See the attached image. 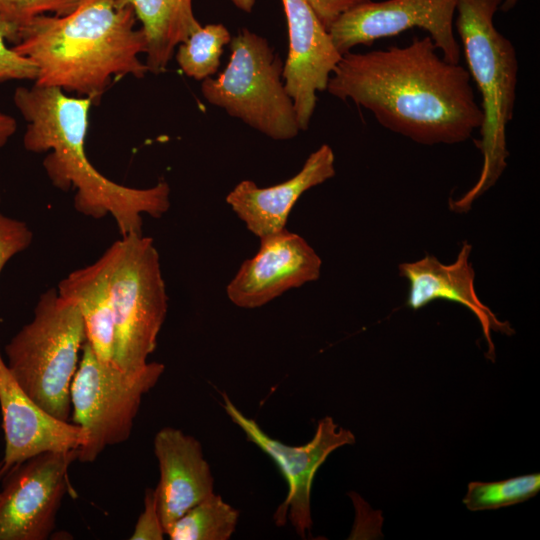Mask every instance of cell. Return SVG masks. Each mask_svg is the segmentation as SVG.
Masks as SVG:
<instances>
[{
    "label": "cell",
    "instance_id": "29",
    "mask_svg": "<svg viewBox=\"0 0 540 540\" xmlns=\"http://www.w3.org/2000/svg\"><path fill=\"white\" fill-rule=\"evenodd\" d=\"M232 2L240 10L250 13L255 5L256 0H232Z\"/></svg>",
    "mask_w": 540,
    "mask_h": 540
},
{
    "label": "cell",
    "instance_id": "7",
    "mask_svg": "<svg viewBox=\"0 0 540 540\" xmlns=\"http://www.w3.org/2000/svg\"><path fill=\"white\" fill-rule=\"evenodd\" d=\"M229 44V62L217 78L203 80V97L273 140L296 137L301 130L279 54L266 38L247 28Z\"/></svg>",
    "mask_w": 540,
    "mask_h": 540
},
{
    "label": "cell",
    "instance_id": "11",
    "mask_svg": "<svg viewBox=\"0 0 540 540\" xmlns=\"http://www.w3.org/2000/svg\"><path fill=\"white\" fill-rule=\"evenodd\" d=\"M458 0H386L363 2L341 14L328 28L343 55L358 45H371L412 28L428 32L442 57L459 63L461 48L454 31Z\"/></svg>",
    "mask_w": 540,
    "mask_h": 540
},
{
    "label": "cell",
    "instance_id": "28",
    "mask_svg": "<svg viewBox=\"0 0 540 540\" xmlns=\"http://www.w3.org/2000/svg\"><path fill=\"white\" fill-rule=\"evenodd\" d=\"M16 128V120L12 116L0 112V148L14 135Z\"/></svg>",
    "mask_w": 540,
    "mask_h": 540
},
{
    "label": "cell",
    "instance_id": "2",
    "mask_svg": "<svg viewBox=\"0 0 540 540\" xmlns=\"http://www.w3.org/2000/svg\"><path fill=\"white\" fill-rule=\"evenodd\" d=\"M13 102L27 123L25 149L49 152L43 160L47 177L62 191L75 190L73 204L80 214L95 219L110 215L121 236H126L142 234L143 214L159 218L168 211L166 181L149 188L128 187L105 177L89 161L85 139L90 98L34 84L17 87Z\"/></svg>",
    "mask_w": 540,
    "mask_h": 540
},
{
    "label": "cell",
    "instance_id": "17",
    "mask_svg": "<svg viewBox=\"0 0 540 540\" xmlns=\"http://www.w3.org/2000/svg\"><path fill=\"white\" fill-rule=\"evenodd\" d=\"M335 173L333 150L323 144L290 179L262 188L251 180H243L228 193L226 202L247 229L262 239L286 229L290 211L300 196L334 177Z\"/></svg>",
    "mask_w": 540,
    "mask_h": 540
},
{
    "label": "cell",
    "instance_id": "24",
    "mask_svg": "<svg viewBox=\"0 0 540 540\" xmlns=\"http://www.w3.org/2000/svg\"><path fill=\"white\" fill-rule=\"evenodd\" d=\"M81 0H0V16L22 26L35 17L52 13L63 16L76 9Z\"/></svg>",
    "mask_w": 540,
    "mask_h": 540
},
{
    "label": "cell",
    "instance_id": "9",
    "mask_svg": "<svg viewBox=\"0 0 540 540\" xmlns=\"http://www.w3.org/2000/svg\"><path fill=\"white\" fill-rule=\"evenodd\" d=\"M221 396L222 406L229 418L240 427L248 441L275 462L287 483L286 498L274 514L276 525L283 526L288 517L297 535L306 538L312 528L311 489L314 476L334 450L355 442L354 434L327 416L318 422L315 434L308 443L291 446L270 437L254 419L245 416L226 393Z\"/></svg>",
    "mask_w": 540,
    "mask_h": 540
},
{
    "label": "cell",
    "instance_id": "21",
    "mask_svg": "<svg viewBox=\"0 0 540 540\" xmlns=\"http://www.w3.org/2000/svg\"><path fill=\"white\" fill-rule=\"evenodd\" d=\"M231 38L223 24L199 27L178 45L175 57L179 68L196 80L212 77L220 66L224 46L230 43Z\"/></svg>",
    "mask_w": 540,
    "mask_h": 540
},
{
    "label": "cell",
    "instance_id": "22",
    "mask_svg": "<svg viewBox=\"0 0 540 540\" xmlns=\"http://www.w3.org/2000/svg\"><path fill=\"white\" fill-rule=\"evenodd\" d=\"M540 491V474L533 473L494 482L468 484L463 503L470 511L499 509L524 502Z\"/></svg>",
    "mask_w": 540,
    "mask_h": 540
},
{
    "label": "cell",
    "instance_id": "6",
    "mask_svg": "<svg viewBox=\"0 0 540 540\" xmlns=\"http://www.w3.org/2000/svg\"><path fill=\"white\" fill-rule=\"evenodd\" d=\"M102 255L115 320L113 362L135 372L147 365L167 314L159 254L150 237L130 234L121 236Z\"/></svg>",
    "mask_w": 540,
    "mask_h": 540
},
{
    "label": "cell",
    "instance_id": "19",
    "mask_svg": "<svg viewBox=\"0 0 540 540\" xmlns=\"http://www.w3.org/2000/svg\"><path fill=\"white\" fill-rule=\"evenodd\" d=\"M130 6L147 39L145 64L153 74L164 72L179 44L201 24L193 13L192 0H119Z\"/></svg>",
    "mask_w": 540,
    "mask_h": 540
},
{
    "label": "cell",
    "instance_id": "1",
    "mask_svg": "<svg viewBox=\"0 0 540 540\" xmlns=\"http://www.w3.org/2000/svg\"><path fill=\"white\" fill-rule=\"evenodd\" d=\"M471 81L465 67L446 61L425 36L406 46L343 54L326 91L416 143L457 144L483 121Z\"/></svg>",
    "mask_w": 540,
    "mask_h": 540
},
{
    "label": "cell",
    "instance_id": "10",
    "mask_svg": "<svg viewBox=\"0 0 540 540\" xmlns=\"http://www.w3.org/2000/svg\"><path fill=\"white\" fill-rule=\"evenodd\" d=\"M78 449L38 454L1 481L0 540H46L68 490V472Z\"/></svg>",
    "mask_w": 540,
    "mask_h": 540
},
{
    "label": "cell",
    "instance_id": "5",
    "mask_svg": "<svg viewBox=\"0 0 540 540\" xmlns=\"http://www.w3.org/2000/svg\"><path fill=\"white\" fill-rule=\"evenodd\" d=\"M86 341L77 307L50 288L40 295L32 320L5 345L6 364L41 408L68 421L71 383Z\"/></svg>",
    "mask_w": 540,
    "mask_h": 540
},
{
    "label": "cell",
    "instance_id": "14",
    "mask_svg": "<svg viewBox=\"0 0 540 540\" xmlns=\"http://www.w3.org/2000/svg\"><path fill=\"white\" fill-rule=\"evenodd\" d=\"M0 410L4 454L0 482L15 467L44 452L79 449L86 441L83 429L41 408L10 372L0 348Z\"/></svg>",
    "mask_w": 540,
    "mask_h": 540
},
{
    "label": "cell",
    "instance_id": "12",
    "mask_svg": "<svg viewBox=\"0 0 540 540\" xmlns=\"http://www.w3.org/2000/svg\"><path fill=\"white\" fill-rule=\"evenodd\" d=\"M322 261L307 241L284 229L260 239L227 286L229 300L245 309L261 307L284 292L319 278Z\"/></svg>",
    "mask_w": 540,
    "mask_h": 540
},
{
    "label": "cell",
    "instance_id": "26",
    "mask_svg": "<svg viewBox=\"0 0 540 540\" xmlns=\"http://www.w3.org/2000/svg\"><path fill=\"white\" fill-rule=\"evenodd\" d=\"M165 535L158 510L155 488H147L144 495V508L137 519L130 539L162 540Z\"/></svg>",
    "mask_w": 540,
    "mask_h": 540
},
{
    "label": "cell",
    "instance_id": "16",
    "mask_svg": "<svg viewBox=\"0 0 540 540\" xmlns=\"http://www.w3.org/2000/svg\"><path fill=\"white\" fill-rule=\"evenodd\" d=\"M154 453L160 472L157 505L166 533L187 510L214 493V477L201 443L180 429H160Z\"/></svg>",
    "mask_w": 540,
    "mask_h": 540
},
{
    "label": "cell",
    "instance_id": "20",
    "mask_svg": "<svg viewBox=\"0 0 540 540\" xmlns=\"http://www.w3.org/2000/svg\"><path fill=\"white\" fill-rule=\"evenodd\" d=\"M239 511L215 493L180 516L166 531L171 540H228L239 521Z\"/></svg>",
    "mask_w": 540,
    "mask_h": 540
},
{
    "label": "cell",
    "instance_id": "4",
    "mask_svg": "<svg viewBox=\"0 0 540 540\" xmlns=\"http://www.w3.org/2000/svg\"><path fill=\"white\" fill-rule=\"evenodd\" d=\"M503 0H458L454 18L471 80L481 94L483 121L476 145L483 165L476 183L457 200L454 212H467L507 166L506 128L513 118L519 64L513 43L494 25Z\"/></svg>",
    "mask_w": 540,
    "mask_h": 540
},
{
    "label": "cell",
    "instance_id": "18",
    "mask_svg": "<svg viewBox=\"0 0 540 540\" xmlns=\"http://www.w3.org/2000/svg\"><path fill=\"white\" fill-rule=\"evenodd\" d=\"M57 292L79 310L87 342L95 355L102 361L113 362L115 320L104 256L71 272L59 282Z\"/></svg>",
    "mask_w": 540,
    "mask_h": 540
},
{
    "label": "cell",
    "instance_id": "23",
    "mask_svg": "<svg viewBox=\"0 0 540 540\" xmlns=\"http://www.w3.org/2000/svg\"><path fill=\"white\" fill-rule=\"evenodd\" d=\"M19 28L17 24L0 16V83L11 80L35 81L36 79L35 65L6 45V41L13 44L17 42Z\"/></svg>",
    "mask_w": 540,
    "mask_h": 540
},
{
    "label": "cell",
    "instance_id": "27",
    "mask_svg": "<svg viewBox=\"0 0 540 540\" xmlns=\"http://www.w3.org/2000/svg\"><path fill=\"white\" fill-rule=\"evenodd\" d=\"M323 26L331 24L344 12L369 0H306Z\"/></svg>",
    "mask_w": 540,
    "mask_h": 540
},
{
    "label": "cell",
    "instance_id": "25",
    "mask_svg": "<svg viewBox=\"0 0 540 540\" xmlns=\"http://www.w3.org/2000/svg\"><path fill=\"white\" fill-rule=\"evenodd\" d=\"M32 240L27 223L0 213V274L8 261L26 250Z\"/></svg>",
    "mask_w": 540,
    "mask_h": 540
},
{
    "label": "cell",
    "instance_id": "15",
    "mask_svg": "<svg viewBox=\"0 0 540 540\" xmlns=\"http://www.w3.org/2000/svg\"><path fill=\"white\" fill-rule=\"evenodd\" d=\"M471 251L472 245L464 241L453 263L443 264L435 256L427 254L420 260L399 264V275L409 283L406 305L412 310H419L437 299L448 300L470 310L481 325L488 345L487 357L493 361L495 348L491 331L512 335L514 330L507 321L499 320L477 296L475 272L469 262Z\"/></svg>",
    "mask_w": 540,
    "mask_h": 540
},
{
    "label": "cell",
    "instance_id": "30",
    "mask_svg": "<svg viewBox=\"0 0 540 540\" xmlns=\"http://www.w3.org/2000/svg\"><path fill=\"white\" fill-rule=\"evenodd\" d=\"M521 1L522 0H503L499 10H501L502 12H509L514 9Z\"/></svg>",
    "mask_w": 540,
    "mask_h": 540
},
{
    "label": "cell",
    "instance_id": "8",
    "mask_svg": "<svg viewBox=\"0 0 540 540\" xmlns=\"http://www.w3.org/2000/svg\"><path fill=\"white\" fill-rule=\"evenodd\" d=\"M164 370L162 363L148 362L138 371H124L100 360L85 342L70 388L73 423L86 434L77 461L94 462L106 447L128 440L144 395Z\"/></svg>",
    "mask_w": 540,
    "mask_h": 540
},
{
    "label": "cell",
    "instance_id": "13",
    "mask_svg": "<svg viewBox=\"0 0 540 540\" xmlns=\"http://www.w3.org/2000/svg\"><path fill=\"white\" fill-rule=\"evenodd\" d=\"M281 1L289 37L282 77L292 99L299 128L305 131L316 107V93L326 91L342 55L306 0Z\"/></svg>",
    "mask_w": 540,
    "mask_h": 540
},
{
    "label": "cell",
    "instance_id": "3",
    "mask_svg": "<svg viewBox=\"0 0 540 540\" xmlns=\"http://www.w3.org/2000/svg\"><path fill=\"white\" fill-rule=\"evenodd\" d=\"M136 15L119 0H81L63 16L41 15L19 28L12 47L37 69L35 84L97 102L115 78H143L139 55L147 39Z\"/></svg>",
    "mask_w": 540,
    "mask_h": 540
}]
</instances>
